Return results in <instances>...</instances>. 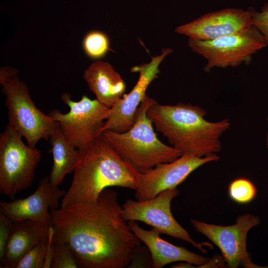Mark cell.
<instances>
[{"label":"cell","mask_w":268,"mask_h":268,"mask_svg":"<svg viewBox=\"0 0 268 268\" xmlns=\"http://www.w3.org/2000/svg\"><path fill=\"white\" fill-rule=\"evenodd\" d=\"M253 25L251 8L247 10L231 8L205 14L177 27L175 32L189 39L209 41L243 32Z\"/></svg>","instance_id":"13"},{"label":"cell","mask_w":268,"mask_h":268,"mask_svg":"<svg viewBox=\"0 0 268 268\" xmlns=\"http://www.w3.org/2000/svg\"><path fill=\"white\" fill-rule=\"evenodd\" d=\"M48 141L51 145L49 151L52 154L53 160L49 177L50 182L58 186L67 174L73 172L78 161L79 150L70 144L59 126L51 134Z\"/></svg>","instance_id":"18"},{"label":"cell","mask_w":268,"mask_h":268,"mask_svg":"<svg viewBox=\"0 0 268 268\" xmlns=\"http://www.w3.org/2000/svg\"><path fill=\"white\" fill-rule=\"evenodd\" d=\"M0 83L5 96L8 125L19 133L30 147H35L41 139L48 141L59 125L36 106L26 84L20 80L18 71L12 67L1 68Z\"/></svg>","instance_id":"5"},{"label":"cell","mask_w":268,"mask_h":268,"mask_svg":"<svg viewBox=\"0 0 268 268\" xmlns=\"http://www.w3.org/2000/svg\"><path fill=\"white\" fill-rule=\"evenodd\" d=\"M122 212L117 193L107 188L95 202L51 209L53 240L67 245L78 268L127 267L141 241Z\"/></svg>","instance_id":"1"},{"label":"cell","mask_w":268,"mask_h":268,"mask_svg":"<svg viewBox=\"0 0 268 268\" xmlns=\"http://www.w3.org/2000/svg\"><path fill=\"white\" fill-rule=\"evenodd\" d=\"M228 194L233 201L239 203H247L255 198L257 194V189L249 179L237 178L229 184Z\"/></svg>","instance_id":"20"},{"label":"cell","mask_w":268,"mask_h":268,"mask_svg":"<svg viewBox=\"0 0 268 268\" xmlns=\"http://www.w3.org/2000/svg\"><path fill=\"white\" fill-rule=\"evenodd\" d=\"M206 111L190 103L161 105L156 101L147 116L156 130L182 154L204 157L221 150V135L229 129L228 119L211 122L206 120Z\"/></svg>","instance_id":"3"},{"label":"cell","mask_w":268,"mask_h":268,"mask_svg":"<svg viewBox=\"0 0 268 268\" xmlns=\"http://www.w3.org/2000/svg\"><path fill=\"white\" fill-rule=\"evenodd\" d=\"M260 222L258 216L250 213L238 216L235 223L229 226L191 220V223L196 231L205 236L219 248L224 261L230 268L239 266L247 268H260L252 262L246 245L248 231Z\"/></svg>","instance_id":"10"},{"label":"cell","mask_w":268,"mask_h":268,"mask_svg":"<svg viewBox=\"0 0 268 268\" xmlns=\"http://www.w3.org/2000/svg\"><path fill=\"white\" fill-rule=\"evenodd\" d=\"M172 52L169 48L162 49L161 54L152 57L148 63L136 66L131 68L133 72H139L138 79L130 92L110 109L109 114L101 130L123 133L133 126L137 109L145 98L146 91L151 82L160 72L159 65L165 57Z\"/></svg>","instance_id":"12"},{"label":"cell","mask_w":268,"mask_h":268,"mask_svg":"<svg viewBox=\"0 0 268 268\" xmlns=\"http://www.w3.org/2000/svg\"><path fill=\"white\" fill-rule=\"evenodd\" d=\"M22 137L8 124L0 134V193L12 200L31 187L42 158L41 151Z\"/></svg>","instance_id":"6"},{"label":"cell","mask_w":268,"mask_h":268,"mask_svg":"<svg viewBox=\"0 0 268 268\" xmlns=\"http://www.w3.org/2000/svg\"><path fill=\"white\" fill-rule=\"evenodd\" d=\"M66 193L58 186L52 185L49 177L44 176L40 179L35 191L28 197L11 201H1L0 210L13 221L31 220L50 226V210L59 208L60 201Z\"/></svg>","instance_id":"14"},{"label":"cell","mask_w":268,"mask_h":268,"mask_svg":"<svg viewBox=\"0 0 268 268\" xmlns=\"http://www.w3.org/2000/svg\"><path fill=\"white\" fill-rule=\"evenodd\" d=\"M83 78L96 99L110 108L123 97L126 89L120 73L106 62L92 63L84 70Z\"/></svg>","instance_id":"17"},{"label":"cell","mask_w":268,"mask_h":268,"mask_svg":"<svg viewBox=\"0 0 268 268\" xmlns=\"http://www.w3.org/2000/svg\"><path fill=\"white\" fill-rule=\"evenodd\" d=\"M267 120H268V118H267Z\"/></svg>","instance_id":"26"},{"label":"cell","mask_w":268,"mask_h":268,"mask_svg":"<svg viewBox=\"0 0 268 268\" xmlns=\"http://www.w3.org/2000/svg\"><path fill=\"white\" fill-rule=\"evenodd\" d=\"M179 194L177 188L167 189L155 198L143 201L131 199L122 205V216L127 221H139L151 226L161 234H166L191 243L203 253L202 244L194 241L189 233L175 219L171 211V202Z\"/></svg>","instance_id":"9"},{"label":"cell","mask_w":268,"mask_h":268,"mask_svg":"<svg viewBox=\"0 0 268 268\" xmlns=\"http://www.w3.org/2000/svg\"><path fill=\"white\" fill-rule=\"evenodd\" d=\"M83 48L86 54L92 59L101 58L111 50L108 36L99 31H92L86 35Z\"/></svg>","instance_id":"19"},{"label":"cell","mask_w":268,"mask_h":268,"mask_svg":"<svg viewBox=\"0 0 268 268\" xmlns=\"http://www.w3.org/2000/svg\"><path fill=\"white\" fill-rule=\"evenodd\" d=\"M219 158L216 154L204 157L184 154L172 162L158 164L139 174L135 198L137 201H146L165 190L176 188L198 168Z\"/></svg>","instance_id":"11"},{"label":"cell","mask_w":268,"mask_h":268,"mask_svg":"<svg viewBox=\"0 0 268 268\" xmlns=\"http://www.w3.org/2000/svg\"><path fill=\"white\" fill-rule=\"evenodd\" d=\"M61 99L69 108V111L62 113L54 109L48 115L58 123L70 144L81 149L101 134L110 108L85 95L79 101H75L69 94L64 93Z\"/></svg>","instance_id":"7"},{"label":"cell","mask_w":268,"mask_h":268,"mask_svg":"<svg viewBox=\"0 0 268 268\" xmlns=\"http://www.w3.org/2000/svg\"><path fill=\"white\" fill-rule=\"evenodd\" d=\"M253 24L262 34L267 46H268V2L263 6L261 11L251 8Z\"/></svg>","instance_id":"24"},{"label":"cell","mask_w":268,"mask_h":268,"mask_svg":"<svg viewBox=\"0 0 268 268\" xmlns=\"http://www.w3.org/2000/svg\"><path fill=\"white\" fill-rule=\"evenodd\" d=\"M188 46L206 60L203 69L209 72L214 67H233L243 63L248 65L252 55L267 45L262 34L253 25L243 32L212 40L189 39Z\"/></svg>","instance_id":"8"},{"label":"cell","mask_w":268,"mask_h":268,"mask_svg":"<svg viewBox=\"0 0 268 268\" xmlns=\"http://www.w3.org/2000/svg\"><path fill=\"white\" fill-rule=\"evenodd\" d=\"M50 226L31 220L13 221L5 256L0 268H15L22 257L49 237Z\"/></svg>","instance_id":"16"},{"label":"cell","mask_w":268,"mask_h":268,"mask_svg":"<svg viewBox=\"0 0 268 268\" xmlns=\"http://www.w3.org/2000/svg\"><path fill=\"white\" fill-rule=\"evenodd\" d=\"M266 140H267V147H268V131L267 134Z\"/></svg>","instance_id":"25"},{"label":"cell","mask_w":268,"mask_h":268,"mask_svg":"<svg viewBox=\"0 0 268 268\" xmlns=\"http://www.w3.org/2000/svg\"><path fill=\"white\" fill-rule=\"evenodd\" d=\"M53 258L51 268H78L68 247L64 243L53 240Z\"/></svg>","instance_id":"22"},{"label":"cell","mask_w":268,"mask_h":268,"mask_svg":"<svg viewBox=\"0 0 268 268\" xmlns=\"http://www.w3.org/2000/svg\"><path fill=\"white\" fill-rule=\"evenodd\" d=\"M13 220L0 210V265L4 259Z\"/></svg>","instance_id":"23"},{"label":"cell","mask_w":268,"mask_h":268,"mask_svg":"<svg viewBox=\"0 0 268 268\" xmlns=\"http://www.w3.org/2000/svg\"><path fill=\"white\" fill-rule=\"evenodd\" d=\"M48 238L35 246L19 260L15 268H44Z\"/></svg>","instance_id":"21"},{"label":"cell","mask_w":268,"mask_h":268,"mask_svg":"<svg viewBox=\"0 0 268 268\" xmlns=\"http://www.w3.org/2000/svg\"><path fill=\"white\" fill-rule=\"evenodd\" d=\"M128 223L132 232L148 249L154 268H162L175 262H184L199 266L208 262L207 258L163 240L160 237L161 234L153 228L147 230L139 226L135 221H128Z\"/></svg>","instance_id":"15"},{"label":"cell","mask_w":268,"mask_h":268,"mask_svg":"<svg viewBox=\"0 0 268 268\" xmlns=\"http://www.w3.org/2000/svg\"><path fill=\"white\" fill-rule=\"evenodd\" d=\"M78 150L72 180L61 207L95 202L109 187L136 189L139 173L121 158L101 134Z\"/></svg>","instance_id":"2"},{"label":"cell","mask_w":268,"mask_h":268,"mask_svg":"<svg viewBox=\"0 0 268 268\" xmlns=\"http://www.w3.org/2000/svg\"><path fill=\"white\" fill-rule=\"evenodd\" d=\"M155 102L145 96L136 110L134 125L128 131L118 133L106 130L101 134L121 158L140 174L158 164L172 162L182 155L157 137L147 116L148 108Z\"/></svg>","instance_id":"4"}]
</instances>
